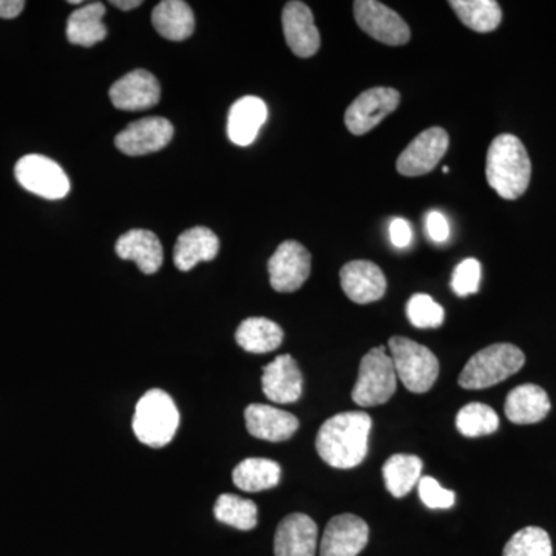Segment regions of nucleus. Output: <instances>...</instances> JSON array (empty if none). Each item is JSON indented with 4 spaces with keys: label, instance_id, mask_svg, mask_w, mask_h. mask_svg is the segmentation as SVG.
Instances as JSON below:
<instances>
[{
    "label": "nucleus",
    "instance_id": "29",
    "mask_svg": "<svg viewBox=\"0 0 556 556\" xmlns=\"http://www.w3.org/2000/svg\"><path fill=\"white\" fill-rule=\"evenodd\" d=\"M388 492L394 497L407 496L420 481L422 460L413 455H394L382 468Z\"/></svg>",
    "mask_w": 556,
    "mask_h": 556
},
{
    "label": "nucleus",
    "instance_id": "28",
    "mask_svg": "<svg viewBox=\"0 0 556 556\" xmlns=\"http://www.w3.org/2000/svg\"><path fill=\"white\" fill-rule=\"evenodd\" d=\"M448 5L466 27L477 33L495 31L503 21V10L495 0H450Z\"/></svg>",
    "mask_w": 556,
    "mask_h": 556
},
{
    "label": "nucleus",
    "instance_id": "40",
    "mask_svg": "<svg viewBox=\"0 0 556 556\" xmlns=\"http://www.w3.org/2000/svg\"><path fill=\"white\" fill-rule=\"evenodd\" d=\"M442 172H444V174H448L450 169L447 166H445L444 169H442Z\"/></svg>",
    "mask_w": 556,
    "mask_h": 556
},
{
    "label": "nucleus",
    "instance_id": "36",
    "mask_svg": "<svg viewBox=\"0 0 556 556\" xmlns=\"http://www.w3.org/2000/svg\"><path fill=\"white\" fill-rule=\"evenodd\" d=\"M427 232L430 239L437 241V243H444L447 241L450 236V226L447 218L441 214V212H430L427 215Z\"/></svg>",
    "mask_w": 556,
    "mask_h": 556
},
{
    "label": "nucleus",
    "instance_id": "17",
    "mask_svg": "<svg viewBox=\"0 0 556 556\" xmlns=\"http://www.w3.org/2000/svg\"><path fill=\"white\" fill-rule=\"evenodd\" d=\"M263 393L274 404H294L303 393V375L298 362L281 354L263 369Z\"/></svg>",
    "mask_w": 556,
    "mask_h": 556
},
{
    "label": "nucleus",
    "instance_id": "11",
    "mask_svg": "<svg viewBox=\"0 0 556 556\" xmlns=\"http://www.w3.org/2000/svg\"><path fill=\"white\" fill-rule=\"evenodd\" d=\"M450 138L441 127H431L417 135L397 159V172L405 177H420L438 166L447 153Z\"/></svg>",
    "mask_w": 556,
    "mask_h": 556
},
{
    "label": "nucleus",
    "instance_id": "12",
    "mask_svg": "<svg viewBox=\"0 0 556 556\" xmlns=\"http://www.w3.org/2000/svg\"><path fill=\"white\" fill-rule=\"evenodd\" d=\"M174 138L170 121L161 116H149L129 124L115 138L116 148L129 156L149 155L166 148Z\"/></svg>",
    "mask_w": 556,
    "mask_h": 556
},
{
    "label": "nucleus",
    "instance_id": "34",
    "mask_svg": "<svg viewBox=\"0 0 556 556\" xmlns=\"http://www.w3.org/2000/svg\"><path fill=\"white\" fill-rule=\"evenodd\" d=\"M481 263L477 258H466L453 270L452 288L459 298L477 294L481 285Z\"/></svg>",
    "mask_w": 556,
    "mask_h": 556
},
{
    "label": "nucleus",
    "instance_id": "18",
    "mask_svg": "<svg viewBox=\"0 0 556 556\" xmlns=\"http://www.w3.org/2000/svg\"><path fill=\"white\" fill-rule=\"evenodd\" d=\"M318 529L305 514L288 515L277 527L274 538L276 556H316Z\"/></svg>",
    "mask_w": 556,
    "mask_h": 556
},
{
    "label": "nucleus",
    "instance_id": "33",
    "mask_svg": "<svg viewBox=\"0 0 556 556\" xmlns=\"http://www.w3.org/2000/svg\"><path fill=\"white\" fill-rule=\"evenodd\" d=\"M407 314L416 328H439L445 320L444 308L427 294L413 295L407 303Z\"/></svg>",
    "mask_w": 556,
    "mask_h": 556
},
{
    "label": "nucleus",
    "instance_id": "3",
    "mask_svg": "<svg viewBox=\"0 0 556 556\" xmlns=\"http://www.w3.org/2000/svg\"><path fill=\"white\" fill-rule=\"evenodd\" d=\"M178 427L179 412L166 391L153 388L139 399L131 428L141 444L152 448L166 447L177 434Z\"/></svg>",
    "mask_w": 556,
    "mask_h": 556
},
{
    "label": "nucleus",
    "instance_id": "5",
    "mask_svg": "<svg viewBox=\"0 0 556 556\" xmlns=\"http://www.w3.org/2000/svg\"><path fill=\"white\" fill-rule=\"evenodd\" d=\"M388 348L397 379L408 391L416 394L427 393L437 383L439 361L427 346L396 336L390 339Z\"/></svg>",
    "mask_w": 556,
    "mask_h": 556
},
{
    "label": "nucleus",
    "instance_id": "4",
    "mask_svg": "<svg viewBox=\"0 0 556 556\" xmlns=\"http://www.w3.org/2000/svg\"><path fill=\"white\" fill-rule=\"evenodd\" d=\"M525 364V353L518 346L495 343L478 351L467 362L459 376V386L466 390H484L517 375Z\"/></svg>",
    "mask_w": 556,
    "mask_h": 556
},
{
    "label": "nucleus",
    "instance_id": "27",
    "mask_svg": "<svg viewBox=\"0 0 556 556\" xmlns=\"http://www.w3.org/2000/svg\"><path fill=\"white\" fill-rule=\"evenodd\" d=\"M281 479V468L276 460L249 457L233 468L232 481L243 492H263L274 489Z\"/></svg>",
    "mask_w": 556,
    "mask_h": 556
},
{
    "label": "nucleus",
    "instance_id": "10",
    "mask_svg": "<svg viewBox=\"0 0 556 556\" xmlns=\"http://www.w3.org/2000/svg\"><path fill=\"white\" fill-rule=\"evenodd\" d=\"M270 287L277 292H294L311 274V254L299 241H283L268 263Z\"/></svg>",
    "mask_w": 556,
    "mask_h": 556
},
{
    "label": "nucleus",
    "instance_id": "1",
    "mask_svg": "<svg viewBox=\"0 0 556 556\" xmlns=\"http://www.w3.org/2000/svg\"><path fill=\"white\" fill-rule=\"evenodd\" d=\"M371 417L364 412L339 413L318 430L316 448L318 456L334 468L357 467L368 455Z\"/></svg>",
    "mask_w": 556,
    "mask_h": 556
},
{
    "label": "nucleus",
    "instance_id": "16",
    "mask_svg": "<svg viewBox=\"0 0 556 556\" xmlns=\"http://www.w3.org/2000/svg\"><path fill=\"white\" fill-rule=\"evenodd\" d=\"M340 283L346 298L358 305L378 302L386 295L387 278L376 263L356 260L340 270Z\"/></svg>",
    "mask_w": 556,
    "mask_h": 556
},
{
    "label": "nucleus",
    "instance_id": "20",
    "mask_svg": "<svg viewBox=\"0 0 556 556\" xmlns=\"http://www.w3.org/2000/svg\"><path fill=\"white\" fill-rule=\"evenodd\" d=\"M116 254L119 258L130 260L141 273L152 276L163 266L164 252L155 233L146 229H131L116 241Z\"/></svg>",
    "mask_w": 556,
    "mask_h": 556
},
{
    "label": "nucleus",
    "instance_id": "25",
    "mask_svg": "<svg viewBox=\"0 0 556 556\" xmlns=\"http://www.w3.org/2000/svg\"><path fill=\"white\" fill-rule=\"evenodd\" d=\"M104 3L93 2L73 11L67 21V39L75 46L93 47L108 38Z\"/></svg>",
    "mask_w": 556,
    "mask_h": 556
},
{
    "label": "nucleus",
    "instance_id": "9",
    "mask_svg": "<svg viewBox=\"0 0 556 556\" xmlns=\"http://www.w3.org/2000/svg\"><path fill=\"white\" fill-rule=\"evenodd\" d=\"M401 93L390 87H375L358 94L346 109L345 126L353 135L368 134L399 108Z\"/></svg>",
    "mask_w": 556,
    "mask_h": 556
},
{
    "label": "nucleus",
    "instance_id": "23",
    "mask_svg": "<svg viewBox=\"0 0 556 556\" xmlns=\"http://www.w3.org/2000/svg\"><path fill=\"white\" fill-rule=\"evenodd\" d=\"M219 240L207 228H192L182 232L175 244L174 262L179 270L195 268L201 262H211L217 257Z\"/></svg>",
    "mask_w": 556,
    "mask_h": 556
},
{
    "label": "nucleus",
    "instance_id": "38",
    "mask_svg": "<svg viewBox=\"0 0 556 556\" xmlns=\"http://www.w3.org/2000/svg\"><path fill=\"white\" fill-rule=\"evenodd\" d=\"M24 9V0H0V17L3 20H14Z\"/></svg>",
    "mask_w": 556,
    "mask_h": 556
},
{
    "label": "nucleus",
    "instance_id": "15",
    "mask_svg": "<svg viewBox=\"0 0 556 556\" xmlns=\"http://www.w3.org/2000/svg\"><path fill=\"white\" fill-rule=\"evenodd\" d=\"M285 39L289 49L299 58H311L320 49V33L314 22V14L306 3L292 0L281 14Z\"/></svg>",
    "mask_w": 556,
    "mask_h": 556
},
{
    "label": "nucleus",
    "instance_id": "8",
    "mask_svg": "<svg viewBox=\"0 0 556 556\" xmlns=\"http://www.w3.org/2000/svg\"><path fill=\"white\" fill-rule=\"evenodd\" d=\"M354 20L368 36L386 46L401 47L412 39L407 22L378 0H356Z\"/></svg>",
    "mask_w": 556,
    "mask_h": 556
},
{
    "label": "nucleus",
    "instance_id": "39",
    "mask_svg": "<svg viewBox=\"0 0 556 556\" xmlns=\"http://www.w3.org/2000/svg\"><path fill=\"white\" fill-rule=\"evenodd\" d=\"M112 5L123 11H130L142 5L141 0H112Z\"/></svg>",
    "mask_w": 556,
    "mask_h": 556
},
{
    "label": "nucleus",
    "instance_id": "22",
    "mask_svg": "<svg viewBox=\"0 0 556 556\" xmlns=\"http://www.w3.org/2000/svg\"><path fill=\"white\" fill-rule=\"evenodd\" d=\"M507 419L518 426H530L541 422L551 412V399L543 388L526 383L519 386L508 393L506 399Z\"/></svg>",
    "mask_w": 556,
    "mask_h": 556
},
{
    "label": "nucleus",
    "instance_id": "37",
    "mask_svg": "<svg viewBox=\"0 0 556 556\" xmlns=\"http://www.w3.org/2000/svg\"><path fill=\"white\" fill-rule=\"evenodd\" d=\"M412 226L407 219L394 218L390 225V239L391 243L396 248H407L412 243Z\"/></svg>",
    "mask_w": 556,
    "mask_h": 556
},
{
    "label": "nucleus",
    "instance_id": "19",
    "mask_svg": "<svg viewBox=\"0 0 556 556\" xmlns=\"http://www.w3.org/2000/svg\"><path fill=\"white\" fill-rule=\"evenodd\" d=\"M244 420L249 434L263 441H288L299 430L298 417L270 405H249L244 412Z\"/></svg>",
    "mask_w": 556,
    "mask_h": 556
},
{
    "label": "nucleus",
    "instance_id": "21",
    "mask_svg": "<svg viewBox=\"0 0 556 556\" xmlns=\"http://www.w3.org/2000/svg\"><path fill=\"white\" fill-rule=\"evenodd\" d=\"M268 118L265 101L257 97H244L230 108L228 116V135L233 144H252L258 131Z\"/></svg>",
    "mask_w": 556,
    "mask_h": 556
},
{
    "label": "nucleus",
    "instance_id": "7",
    "mask_svg": "<svg viewBox=\"0 0 556 556\" xmlns=\"http://www.w3.org/2000/svg\"><path fill=\"white\" fill-rule=\"evenodd\" d=\"M14 175L22 188L46 200H61L70 192V179L56 161L43 155H25Z\"/></svg>",
    "mask_w": 556,
    "mask_h": 556
},
{
    "label": "nucleus",
    "instance_id": "35",
    "mask_svg": "<svg viewBox=\"0 0 556 556\" xmlns=\"http://www.w3.org/2000/svg\"><path fill=\"white\" fill-rule=\"evenodd\" d=\"M417 492L422 503L428 508H450L455 506L456 496L452 490L444 489L437 479L431 477L420 478Z\"/></svg>",
    "mask_w": 556,
    "mask_h": 556
},
{
    "label": "nucleus",
    "instance_id": "13",
    "mask_svg": "<svg viewBox=\"0 0 556 556\" xmlns=\"http://www.w3.org/2000/svg\"><path fill=\"white\" fill-rule=\"evenodd\" d=\"M369 529L364 519L343 514L328 522L320 543V556H357L368 544Z\"/></svg>",
    "mask_w": 556,
    "mask_h": 556
},
{
    "label": "nucleus",
    "instance_id": "32",
    "mask_svg": "<svg viewBox=\"0 0 556 556\" xmlns=\"http://www.w3.org/2000/svg\"><path fill=\"white\" fill-rule=\"evenodd\" d=\"M551 536L541 527H526L508 540L503 556H552Z\"/></svg>",
    "mask_w": 556,
    "mask_h": 556
},
{
    "label": "nucleus",
    "instance_id": "26",
    "mask_svg": "<svg viewBox=\"0 0 556 556\" xmlns=\"http://www.w3.org/2000/svg\"><path fill=\"white\" fill-rule=\"evenodd\" d=\"M283 329L265 317H251L241 321L236 332L237 343L248 353L266 354L283 342Z\"/></svg>",
    "mask_w": 556,
    "mask_h": 556
},
{
    "label": "nucleus",
    "instance_id": "2",
    "mask_svg": "<svg viewBox=\"0 0 556 556\" xmlns=\"http://www.w3.org/2000/svg\"><path fill=\"white\" fill-rule=\"evenodd\" d=\"M486 181L504 200L525 195L532 178V163L521 139L503 134L493 139L486 152Z\"/></svg>",
    "mask_w": 556,
    "mask_h": 556
},
{
    "label": "nucleus",
    "instance_id": "31",
    "mask_svg": "<svg viewBox=\"0 0 556 556\" xmlns=\"http://www.w3.org/2000/svg\"><path fill=\"white\" fill-rule=\"evenodd\" d=\"M456 427L466 438H481L495 433L500 427V417L489 405L471 402L460 408L456 416Z\"/></svg>",
    "mask_w": 556,
    "mask_h": 556
},
{
    "label": "nucleus",
    "instance_id": "24",
    "mask_svg": "<svg viewBox=\"0 0 556 556\" xmlns=\"http://www.w3.org/2000/svg\"><path fill=\"white\" fill-rule=\"evenodd\" d=\"M152 24L164 39L181 42L195 30V16L189 3L182 0H164L153 10Z\"/></svg>",
    "mask_w": 556,
    "mask_h": 556
},
{
    "label": "nucleus",
    "instance_id": "6",
    "mask_svg": "<svg viewBox=\"0 0 556 556\" xmlns=\"http://www.w3.org/2000/svg\"><path fill=\"white\" fill-rule=\"evenodd\" d=\"M397 390V375L386 348H372L365 354L358 368L353 401L361 407L387 404Z\"/></svg>",
    "mask_w": 556,
    "mask_h": 556
},
{
    "label": "nucleus",
    "instance_id": "30",
    "mask_svg": "<svg viewBox=\"0 0 556 556\" xmlns=\"http://www.w3.org/2000/svg\"><path fill=\"white\" fill-rule=\"evenodd\" d=\"M214 515L223 525L236 527L239 530H252L258 522V508L255 503L229 493L218 496Z\"/></svg>",
    "mask_w": 556,
    "mask_h": 556
},
{
    "label": "nucleus",
    "instance_id": "14",
    "mask_svg": "<svg viewBox=\"0 0 556 556\" xmlns=\"http://www.w3.org/2000/svg\"><path fill=\"white\" fill-rule=\"evenodd\" d=\"M109 97L116 109L139 112L159 104L161 86L152 73L138 68L116 80L109 91Z\"/></svg>",
    "mask_w": 556,
    "mask_h": 556
}]
</instances>
